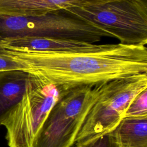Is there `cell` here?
<instances>
[{"label": "cell", "mask_w": 147, "mask_h": 147, "mask_svg": "<svg viewBox=\"0 0 147 147\" xmlns=\"http://www.w3.org/2000/svg\"><path fill=\"white\" fill-rule=\"evenodd\" d=\"M0 52L18 62L21 70L65 91L147 73L144 44H94L86 49L63 52L1 48Z\"/></svg>", "instance_id": "obj_1"}, {"label": "cell", "mask_w": 147, "mask_h": 147, "mask_svg": "<svg viewBox=\"0 0 147 147\" xmlns=\"http://www.w3.org/2000/svg\"><path fill=\"white\" fill-rule=\"evenodd\" d=\"M101 84L79 86L63 95L51 109L31 147H72Z\"/></svg>", "instance_id": "obj_2"}, {"label": "cell", "mask_w": 147, "mask_h": 147, "mask_svg": "<svg viewBox=\"0 0 147 147\" xmlns=\"http://www.w3.org/2000/svg\"><path fill=\"white\" fill-rule=\"evenodd\" d=\"M24 37H48L95 44L111 34L62 11L38 16L0 14V42Z\"/></svg>", "instance_id": "obj_3"}, {"label": "cell", "mask_w": 147, "mask_h": 147, "mask_svg": "<svg viewBox=\"0 0 147 147\" xmlns=\"http://www.w3.org/2000/svg\"><path fill=\"white\" fill-rule=\"evenodd\" d=\"M62 11L95 25L121 44H147V3L143 0H109Z\"/></svg>", "instance_id": "obj_4"}, {"label": "cell", "mask_w": 147, "mask_h": 147, "mask_svg": "<svg viewBox=\"0 0 147 147\" xmlns=\"http://www.w3.org/2000/svg\"><path fill=\"white\" fill-rule=\"evenodd\" d=\"M68 91L29 75L22 98L2 125L6 129L8 146L31 147L51 109Z\"/></svg>", "instance_id": "obj_5"}, {"label": "cell", "mask_w": 147, "mask_h": 147, "mask_svg": "<svg viewBox=\"0 0 147 147\" xmlns=\"http://www.w3.org/2000/svg\"><path fill=\"white\" fill-rule=\"evenodd\" d=\"M145 89L147 73L102 83L98 97L87 114L75 142L113 131L125 117L133 99Z\"/></svg>", "instance_id": "obj_6"}, {"label": "cell", "mask_w": 147, "mask_h": 147, "mask_svg": "<svg viewBox=\"0 0 147 147\" xmlns=\"http://www.w3.org/2000/svg\"><path fill=\"white\" fill-rule=\"evenodd\" d=\"M109 0H0V14L38 16Z\"/></svg>", "instance_id": "obj_7"}, {"label": "cell", "mask_w": 147, "mask_h": 147, "mask_svg": "<svg viewBox=\"0 0 147 147\" xmlns=\"http://www.w3.org/2000/svg\"><path fill=\"white\" fill-rule=\"evenodd\" d=\"M94 44L65 38L48 37H24L1 42L5 49L37 52H63L86 49Z\"/></svg>", "instance_id": "obj_8"}, {"label": "cell", "mask_w": 147, "mask_h": 147, "mask_svg": "<svg viewBox=\"0 0 147 147\" xmlns=\"http://www.w3.org/2000/svg\"><path fill=\"white\" fill-rule=\"evenodd\" d=\"M29 78L23 70L0 72V126L22 98Z\"/></svg>", "instance_id": "obj_9"}, {"label": "cell", "mask_w": 147, "mask_h": 147, "mask_svg": "<svg viewBox=\"0 0 147 147\" xmlns=\"http://www.w3.org/2000/svg\"><path fill=\"white\" fill-rule=\"evenodd\" d=\"M113 132L120 147H147V117H124Z\"/></svg>", "instance_id": "obj_10"}, {"label": "cell", "mask_w": 147, "mask_h": 147, "mask_svg": "<svg viewBox=\"0 0 147 147\" xmlns=\"http://www.w3.org/2000/svg\"><path fill=\"white\" fill-rule=\"evenodd\" d=\"M75 147H120V146L112 131L76 142Z\"/></svg>", "instance_id": "obj_11"}, {"label": "cell", "mask_w": 147, "mask_h": 147, "mask_svg": "<svg viewBox=\"0 0 147 147\" xmlns=\"http://www.w3.org/2000/svg\"><path fill=\"white\" fill-rule=\"evenodd\" d=\"M125 117H147V89L141 91L133 99Z\"/></svg>", "instance_id": "obj_12"}, {"label": "cell", "mask_w": 147, "mask_h": 147, "mask_svg": "<svg viewBox=\"0 0 147 147\" xmlns=\"http://www.w3.org/2000/svg\"><path fill=\"white\" fill-rule=\"evenodd\" d=\"M21 70V65L11 57L0 52V72L10 70Z\"/></svg>", "instance_id": "obj_13"}, {"label": "cell", "mask_w": 147, "mask_h": 147, "mask_svg": "<svg viewBox=\"0 0 147 147\" xmlns=\"http://www.w3.org/2000/svg\"><path fill=\"white\" fill-rule=\"evenodd\" d=\"M1 48H2V47H1V42H0V49H1Z\"/></svg>", "instance_id": "obj_14"}, {"label": "cell", "mask_w": 147, "mask_h": 147, "mask_svg": "<svg viewBox=\"0 0 147 147\" xmlns=\"http://www.w3.org/2000/svg\"><path fill=\"white\" fill-rule=\"evenodd\" d=\"M144 2H146L147 3V0H143Z\"/></svg>", "instance_id": "obj_15"}]
</instances>
